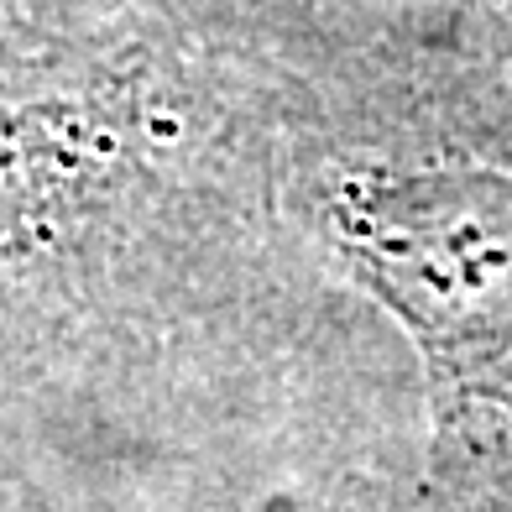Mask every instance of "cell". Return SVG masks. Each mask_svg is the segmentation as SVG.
Returning a JSON list of instances; mask_svg holds the SVG:
<instances>
[{"instance_id":"7a4b0ae2","label":"cell","mask_w":512,"mask_h":512,"mask_svg":"<svg viewBox=\"0 0 512 512\" xmlns=\"http://www.w3.org/2000/svg\"><path fill=\"white\" fill-rule=\"evenodd\" d=\"M95 168V136L68 105H0V256L42 241Z\"/></svg>"},{"instance_id":"6da1fadb","label":"cell","mask_w":512,"mask_h":512,"mask_svg":"<svg viewBox=\"0 0 512 512\" xmlns=\"http://www.w3.org/2000/svg\"><path fill=\"white\" fill-rule=\"evenodd\" d=\"M335 241L429 340L512 324V178L492 168L366 173L330 194Z\"/></svg>"}]
</instances>
